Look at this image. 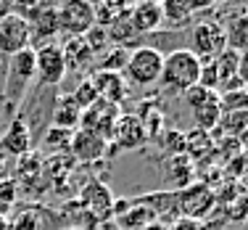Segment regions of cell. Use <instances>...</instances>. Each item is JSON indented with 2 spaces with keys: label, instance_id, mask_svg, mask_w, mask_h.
<instances>
[{
  "label": "cell",
  "instance_id": "cell-1",
  "mask_svg": "<svg viewBox=\"0 0 248 230\" xmlns=\"http://www.w3.org/2000/svg\"><path fill=\"white\" fill-rule=\"evenodd\" d=\"M201 80V58L193 56L187 48L172 50L169 56H164L161 66V85L169 93H187L190 87H196Z\"/></svg>",
  "mask_w": 248,
  "mask_h": 230
},
{
  "label": "cell",
  "instance_id": "cell-2",
  "mask_svg": "<svg viewBox=\"0 0 248 230\" xmlns=\"http://www.w3.org/2000/svg\"><path fill=\"white\" fill-rule=\"evenodd\" d=\"M8 74H5V98H8L11 109L24 101V96L29 93V85L34 80V48L19 50L16 56L8 58Z\"/></svg>",
  "mask_w": 248,
  "mask_h": 230
},
{
  "label": "cell",
  "instance_id": "cell-3",
  "mask_svg": "<svg viewBox=\"0 0 248 230\" xmlns=\"http://www.w3.org/2000/svg\"><path fill=\"white\" fill-rule=\"evenodd\" d=\"M161 66H164V53L153 45H143V48L129 50L124 72L127 80L138 87H151L161 80Z\"/></svg>",
  "mask_w": 248,
  "mask_h": 230
},
{
  "label": "cell",
  "instance_id": "cell-4",
  "mask_svg": "<svg viewBox=\"0 0 248 230\" xmlns=\"http://www.w3.org/2000/svg\"><path fill=\"white\" fill-rule=\"evenodd\" d=\"M217 206V196L209 185L196 182V185H185L180 191H174V209L180 212V217L187 220H203L211 214V209Z\"/></svg>",
  "mask_w": 248,
  "mask_h": 230
},
{
  "label": "cell",
  "instance_id": "cell-5",
  "mask_svg": "<svg viewBox=\"0 0 248 230\" xmlns=\"http://www.w3.org/2000/svg\"><path fill=\"white\" fill-rule=\"evenodd\" d=\"M227 48V37H224L222 24L211 19H201L190 27V50L193 56H198L201 61H211Z\"/></svg>",
  "mask_w": 248,
  "mask_h": 230
},
{
  "label": "cell",
  "instance_id": "cell-6",
  "mask_svg": "<svg viewBox=\"0 0 248 230\" xmlns=\"http://www.w3.org/2000/svg\"><path fill=\"white\" fill-rule=\"evenodd\" d=\"M58 27L66 37H85L93 27H95V14H93V3L85 0H69V3L58 5Z\"/></svg>",
  "mask_w": 248,
  "mask_h": 230
},
{
  "label": "cell",
  "instance_id": "cell-7",
  "mask_svg": "<svg viewBox=\"0 0 248 230\" xmlns=\"http://www.w3.org/2000/svg\"><path fill=\"white\" fill-rule=\"evenodd\" d=\"M34 77L45 87H58L66 77V61H63L61 45L45 43L43 48H34Z\"/></svg>",
  "mask_w": 248,
  "mask_h": 230
},
{
  "label": "cell",
  "instance_id": "cell-8",
  "mask_svg": "<svg viewBox=\"0 0 248 230\" xmlns=\"http://www.w3.org/2000/svg\"><path fill=\"white\" fill-rule=\"evenodd\" d=\"M29 43H32V29L27 19H21L14 11L0 16V56L11 58L19 50L29 48Z\"/></svg>",
  "mask_w": 248,
  "mask_h": 230
},
{
  "label": "cell",
  "instance_id": "cell-9",
  "mask_svg": "<svg viewBox=\"0 0 248 230\" xmlns=\"http://www.w3.org/2000/svg\"><path fill=\"white\" fill-rule=\"evenodd\" d=\"M119 106L114 103H106V101H98L90 106V109L82 111V119H79V130H87V132H95L100 138L108 140L111 138V130H114L116 119H119Z\"/></svg>",
  "mask_w": 248,
  "mask_h": 230
},
{
  "label": "cell",
  "instance_id": "cell-10",
  "mask_svg": "<svg viewBox=\"0 0 248 230\" xmlns=\"http://www.w3.org/2000/svg\"><path fill=\"white\" fill-rule=\"evenodd\" d=\"M32 151V132H29V125L27 119L21 116H14V122L8 125L5 135L0 138V153L5 159H21Z\"/></svg>",
  "mask_w": 248,
  "mask_h": 230
},
{
  "label": "cell",
  "instance_id": "cell-11",
  "mask_svg": "<svg viewBox=\"0 0 248 230\" xmlns=\"http://www.w3.org/2000/svg\"><path fill=\"white\" fill-rule=\"evenodd\" d=\"M145 140H148V135H145V130H143V125H140L138 116L135 114H122L119 119H116L114 130H111L108 143H114L116 148L132 151V148H140Z\"/></svg>",
  "mask_w": 248,
  "mask_h": 230
},
{
  "label": "cell",
  "instance_id": "cell-12",
  "mask_svg": "<svg viewBox=\"0 0 248 230\" xmlns=\"http://www.w3.org/2000/svg\"><path fill=\"white\" fill-rule=\"evenodd\" d=\"M127 21L135 34H153L164 24L161 3H138L127 11Z\"/></svg>",
  "mask_w": 248,
  "mask_h": 230
},
{
  "label": "cell",
  "instance_id": "cell-13",
  "mask_svg": "<svg viewBox=\"0 0 248 230\" xmlns=\"http://www.w3.org/2000/svg\"><path fill=\"white\" fill-rule=\"evenodd\" d=\"M79 201L85 206V212H90L95 220H106L114 212V196H111V191L103 182H87Z\"/></svg>",
  "mask_w": 248,
  "mask_h": 230
},
{
  "label": "cell",
  "instance_id": "cell-14",
  "mask_svg": "<svg viewBox=\"0 0 248 230\" xmlns=\"http://www.w3.org/2000/svg\"><path fill=\"white\" fill-rule=\"evenodd\" d=\"M108 140L100 138L95 132H87V130H74L72 135V146H69V151H72L74 159H79V162H95L106 153L108 148Z\"/></svg>",
  "mask_w": 248,
  "mask_h": 230
},
{
  "label": "cell",
  "instance_id": "cell-15",
  "mask_svg": "<svg viewBox=\"0 0 248 230\" xmlns=\"http://www.w3.org/2000/svg\"><path fill=\"white\" fill-rule=\"evenodd\" d=\"M61 53L66 61V72H87L90 66H95V53L90 50L85 37H66Z\"/></svg>",
  "mask_w": 248,
  "mask_h": 230
},
{
  "label": "cell",
  "instance_id": "cell-16",
  "mask_svg": "<svg viewBox=\"0 0 248 230\" xmlns=\"http://www.w3.org/2000/svg\"><path fill=\"white\" fill-rule=\"evenodd\" d=\"M90 80L95 85L98 98L106 103L119 106V101H124V96H127V82H124L122 72H95Z\"/></svg>",
  "mask_w": 248,
  "mask_h": 230
},
{
  "label": "cell",
  "instance_id": "cell-17",
  "mask_svg": "<svg viewBox=\"0 0 248 230\" xmlns=\"http://www.w3.org/2000/svg\"><path fill=\"white\" fill-rule=\"evenodd\" d=\"M82 119V109L77 106V101L72 96H58L53 101V114H50V125L53 127H61V130H74L79 127Z\"/></svg>",
  "mask_w": 248,
  "mask_h": 230
},
{
  "label": "cell",
  "instance_id": "cell-18",
  "mask_svg": "<svg viewBox=\"0 0 248 230\" xmlns=\"http://www.w3.org/2000/svg\"><path fill=\"white\" fill-rule=\"evenodd\" d=\"M198 11H201L198 3H185V0H167V3H161L164 21L172 24L174 29L193 27V24H196V14H198Z\"/></svg>",
  "mask_w": 248,
  "mask_h": 230
},
{
  "label": "cell",
  "instance_id": "cell-19",
  "mask_svg": "<svg viewBox=\"0 0 248 230\" xmlns=\"http://www.w3.org/2000/svg\"><path fill=\"white\" fill-rule=\"evenodd\" d=\"M153 222H158V214L151 209V206H145V204H138V206L129 204V209L124 212V214L116 217L119 230H135V228L143 230V228L153 225Z\"/></svg>",
  "mask_w": 248,
  "mask_h": 230
},
{
  "label": "cell",
  "instance_id": "cell-20",
  "mask_svg": "<svg viewBox=\"0 0 248 230\" xmlns=\"http://www.w3.org/2000/svg\"><path fill=\"white\" fill-rule=\"evenodd\" d=\"M193 116H196V127L203 130V132H211L214 127H219V116H222L219 93H214L206 103H201L198 109H193Z\"/></svg>",
  "mask_w": 248,
  "mask_h": 230
},
{
  "label": "cell",
  "instance_id": "cell-21",
  "mask_svg": "<svg viewBox=\"0 0 248 230\" xmlns=\"http://www.w3.org/2000/svg\"><path fill=\"white\" fill-rule=\"evenodd\" d=\"M224 37H227V48H232L238 53H248V16L232 19V24L227 27Z\"/></svg>",
  "mask_w": 248,
  "mask_h": 230
},
{
  "label": "cell",
  "instance_id": "cell-22",
  "mask_svg": "<svg viewBox=\"0 0 248 230\" xmlns=\"http://www.w3.org/2000/svg\"><path fill=\"white\" fill-rule=\"evenodd\" d=\"M72 130H61V127H48L43 135V143H40V148L45 151H53V153H63L69 151V146H72Z\"/></svg>",
  "mask_w": 248,
  "mask_h": 230
},
{
  "label": "cell",
  "instance_id": "cell-23",
  "mask_svg": "<svg viewBox=\"0 0 248 230\" xmlns=\"http://www.w3.org/2000/svg\"><path fill=\"white\" fill-rule=\"evenodd\" d=\"M214 148V140L209 138V132H203V130H193V132L185 135V151L190 153L193 159H203L206 153Z\"/></svg>",
  "mask_w": 248,
  "mask_h": 230
},
{
  "label": "cell",
  "instance_id": "cell-24",
  "mask_svg": "<svg viewBox=\"0 0 248 230\" xmlns=\"http://www.w3.org/2000/svg\"><path fill=\"white\" fill-rule=\"evenodd\" d=\"M219 127L224 130V132L238 135V138H240V135L248 130V114H246V111H222Z\"/></svg>",
  "mask_w": 248,
  "mask_h": 230
},
{
  "label": "cell",
  "instance_id": "cell-25",
  "mask_svg": "<svg viewBox=\"0 0 248 230\" xmlns=\"http://www.w3.org/2000/svg\"><path fill=\"white\" fill-rule=\"evenodd\" d=\"M127 56H129V50L127 48H108V53H106L103 58H100V64H98V72H122L124 69V64H127Z\"/></svg>",
  "mask_w": 248,
  "mask_h": 230
},
{
  "label": "cell",
  "instance_id": "cell-26",
  "mask_svg": "<svg viewBox=\"0 0 248 230\" xmlns=\"http://www.w3.org/2000/svg\"><path fill=\"white\" fill-rule=\"evenodd\" d=\"M219 106L222 111H246L248 114V96L243 87H238V90H224L219 93Z\"/></svg>",
  "mask_w": 248,
  "mask_h": 230
},
{
  "label": "cell",
  "instance_id": "cell-27",
  "mask_svg": "<svg viewBox=\"0 0 248 230\" xmlns=\"http://www.w3.org/2000/svg\"><path fill=\"white\" fill-rule=\"evenodd\" d=\"M224 212H227V220L230 222H243V220H248V196H243V193H235L232 201L224 204Z\"/></svg>",
  "mask_w": 248,
  "mask_h": 230
},
{
  "label": "cell",
  "instance_id": "cell-28",
  "mask_svg": "<svg viewBox=\"0 0 248 230\" xmlns=\"http://www.w3.org/2000/svg\"><path fill=\"white\" fill-rule=\"evenodd\" d=\"M72 98L77 101V106H79L82 111L90 109V106L98 101V93H95V85H93V80H82L79 87H77V93H72Z\"/></svg>",
  "mask_w": 248,
  "mask_h": 230
},
{
  "label": "cell",
  "instance_id": "cell-29",
  "mask_svg": "<svg viewBox=\"0 0 248 230\" xmlns=\"http://www.w3.org/2000/svg\"><path fill=\"white\" fill-rule=\"evenodd\" d=\"M8 230H40L37 212H32V209L19 212L16 217H11V220H8Z\"/></svg>",
  "mask_w": 248,
  "mask_h": 230
},
{
  "label": "cell",
  "instance_id": "cell-30",
  "mask_svg": "<svg viewBox=\"0 0 248 230\" xmlns=\"http://www.w3.org/2000/svg\"><path fill=\"white\" fill-rule=\"evenodd\" d=\"M16 188H19L16 180H11V178L0 180V214H5V209L16 201Z\"/></svg>",
  "mask_w": 248,
  "mask_h": 230
},
{
  "label": "cell",
  "instance_id": "cell-31",
  "mask_svg": "<svg viewBox=\"0 0 248 230\" xmlns=\"http://www.w3.org/2000/svg\"><path fill=\"white\" fill-rule=\"evenodd\" d=\"M217 90H209V87H201V85H196V87H190L187 93H182L185 96V103L190 106V109H198L201 103H206L211 96H214Z\"/></svg>",
  "mask_w": 248,
  "mask_h": 230
},
{
  "label": "cell",
  "instance_id": "cell-32",
  "mask_svg": "<svg viewBox=\"0 0 248 230\" xmlns=\"http://www.w3.org/2000/svg\"><path fill=\"white\" fill-rule=\"evenodd\" d=\"M85 43L90 45L93 53H100V50L106 48V43H108V32H106L103 27H93L90 32L85 34Z\"/></svg>",
  "mask_w": 248,
  "mask_h": 230
},
{
  "label": "cell",
  "instance_id": "cell-33",
  "mask_svg": "<svg viewBox=\"0 0 248 230\" xmlns=\"http://www.w3.org/2000/svg\"><path fill=\"white\" fill-rule=\"evenodd\" d=\"M169 230H209L203 222L198 220H187V217H177V220L169 225Z\"/></svg>",
  "mask_w": 248,
  "mask_h": 230
},
{
  "label": "cell",
  "instance_id": "cell-34",
  "mask_svg": "<svg viewBox=\"0 0 248 230\" xmlns=\"http://www.w3.org/2000/svg\"><path fill=\"white\" fill-rule=\"evenodd\" d=\"M167 146H169V151H172V153H182V151H185V135L169 132L167 135Z\"/></svg>",
  "mask_w": 248,
  "mask_h": 230
},
{
  "label": "cell",
  "instance_id": "cell-35",
  "mask_svg": "<svg viewBox=\"0 0 248 230\" xmlns=\"http://www.w3.org/2000/svg\"><path fill=\"white\" fill-rule=\"evenodd\" d=\"M238 82H240V85H248V53H240V61H238Z\"/></svg>",
  "mask_w": 248,
  "mask_h": 230
},
{
  "label": "cell",
  "instance_id": "cell-36",
  "mask_svg": "<svg viewBox=\"0 0 248 230\" xmlns=\"http://www.w3.org/2000/svg\"><path fill=\"white\" fill-rule=\"evenodd\" d=\"M8 178V162H5V156L0 153V180Z\"/></svg>",
  "mask_w": 248,
  "mask_h": 230
},
{
  "label": "cell",
  "instance_id": "cell-37",
  "mask_svg": "<svg viewBox=\"0 0 248 230\" xmlns=\"http://www.w3.org/2000/svg\"><path fill=\"white\" fill-rule=\"evenodd\" d=\"M143 230H169L164 222H153V225H148V228H143Z\"/></svg>",
  "mask_w": 248,
  "mask_h": 230
},
{
  "label": "cell",
  "instance_id": "cell-38",
  "mask_svg": "<svg viewBox=\"0 0 248 230\" xmlns=\"http://www.w3.org/2000/svg\"><path fill=\"white\" fill-rule=\"evenodd\" d=\"M0 230H8V217L0 214Z\"/></svg>",
  "mask_w": 248,
  "mask_h": 230
},
{
  "label": "cell",
  "instance_id": "cell-39",
  "mask_svg": "<svg viewBox=\"0 0 248 230\" xmlns=\"http://www.w3.org/2000/svg\"><path fill=\"white\" fill-rule=\"evenodd\" d=\"M243 90H246V96H248V85H246V87H243Z\"/></svg>",
  "mask_w": 248,
  "mask_h": 230
}]
</instances>
